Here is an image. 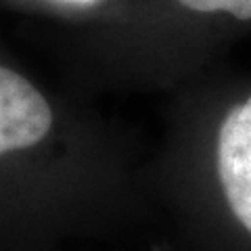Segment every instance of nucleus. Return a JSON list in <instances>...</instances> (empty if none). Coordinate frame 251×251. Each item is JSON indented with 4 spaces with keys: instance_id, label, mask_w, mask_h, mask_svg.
<instances>
[{
    "instance_id": "1",
    "label": "nucleus",
    "mask_w": 251,
    "mask_h": 251,
    "mask_svg": "<svg viewBox=\"0 0 251 251\" xmlns=\"http://www.w3.org/2000/svg\"><path fill=\"white\" fill-rule=\"evenodd\" d=\"M218 180L234 222L251 237V97L220 128Z\"/></svg>"
},
{
    "instance_id": "2",
    "label": "nucleus",
    "mask_w": 251,
    "mask_h": 251,
    "mask_svg": "<svg viewBox=\"0 0 251 251\" xmlns=\"http://www.w3.org/2000/svg\"><path fill=\"white\" fill-rule=\"evenodd\" d=\"M50 126L52 111L40 90L0 65V157L38 145Z\"/></svg>"
},
{
    "instance_id": "3",
    "label": "nucleus",
    "mask_w": 251,
    "mask_h": 251,
    "mask_svg": "<svg viewBox=\"0 0 251 251\" xmlns=\"http://www.w3.org/2000/svg\"><path fill=\"white\" fill-rule=\"evenodd\" d=\"M182 6L197 13H230L241 21L251 19V0H178Z\"/></svg>"
},
{
    "instance_id": "4",
    "label": "nucleus",
    "mask_w": 251,
    "mask_h": 251,
    "mask_svg": "<svg viewBox=\"0 0 251 251\" xmlns=\"http://www.w3.org/2000/svg\"><path fill=\"white\" fill-rule=\"evenodd\" d=\"M77 2H88V0H77Z\"/></svg>"
}]
</instances>
